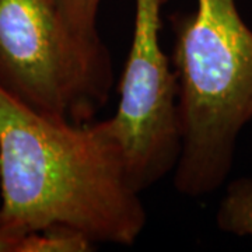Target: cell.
<instances>
[{
	"label": "cell",
	"mask_w": 252,
	"mask_h": 252,
	"mask_svg": "<svg viewBox=\"0 0 252 252\" xmlns=\"http://www.w3.org/2000/svg\"><path fill=\"white\" fill-rule=\"evenodd\" d=\"M0 190L3 215L24 234L67 225L93 243L132 245L147 224L111 118L49 117L1 89Z\"/></svg>",
	"instance_id": "cell-1"
},
{
	"label": "cell",
	"mask_w": 252,
	"mask_h": 252,
	"mask_svg": "<svg viewBox=\"0 0 252 252\" xmlns=\"http://www.w3.org/2000/svg\"><path fill=\"white\" fill-rule=\"evenodd\" d=\"M171 26L181 139L174 187L200 198L224 184L252 121V30L237 0H196Z\"/></svg>",
	"instance_id": "cell-2"
},
{
	"label": "cell",
	"mask_w": 252,
	"mask_h": 252,
	"mask_svg": "<svg viewBox=\"0 0 252 252\" xmlns=\"http://www.w3.org/2000/svg\"><path fill=\"white\" fill-rule=\"evenodd\" d=\"M105 44L77 34L55 0H0V89L49 117L89 122L109 97Z\"/></svg>",
	"instance_id": "cell-3"
},
{
	"label": "cell",
	"mask_w": 252,
	"mask_h": 252,
	"mask_svg": "<svg viewBox=\"0 0 252 252\" xmlns=\"http://www.w3.org/2000/svg\"><path fill=\"white\" fill-rule=\"evenodd\" d=\"M168 0H135L132 45L111 117L139 192L174 171L181 139L177 80L160 41L161 9Z\"/></svg>",
	"instance_id": "cell-4"
},
{
	"label": "cell",
	"mask_w": 252,
	"mask_h": 252,
	"mask_svg": "<svg viewBox=\"0 0 252 252\" xmlns=\"http://www.w3.org/2000/svg\"><path fill=\"white\" fill-rule=\"evenodd\" d=\"M216 224L223 233L252 237V177L227 184L216 212Z\"/></svg>",
	"instance_id": "cell-5"
},
{
	"label": "cell",
	"mask_w": 252,
	"mask_h": 252,
	"mask_svg": "<svg viewBox=\"0 0 252 252\" xmlns=\"http://www.w3.org/2000/svg\"><path fill=\"white\" fill-rule=\"evenodd\" d=\"M93 244L76 228L51 225L24 235L18 252H87L91 251Z\"/></svg>",
	"instance_id": "cell-6"
},
{
	"label": "cell",
	"mask_w": 252,
	"mask_h": 252,
	"mask_svg": "<svg viewBox=\"0 0 252 252\" xmlns=\"http://www.w3.org/2000/svg\"><path fill=\"white\" fill-rule=\"evenodd\" d=\"M55 3L77 34L90 39L101 38L95 27L101 0H55Z\"/></svg>",
	"instance_id": "cell-7"
},
{
	"label": "cell",
	"mask_w": 252,
	"mask_h": 252,
	"mask_svg": "<svg viewBox=\"0 0 252 252\" xmlns=\"http://www.w3.org/2000/svg\"><path fill=\"white\" fill-rule=\"evenodd\" d=\"M24 235L10 223L0 209V252H18Z\"/></svg>",
	"instance_id": "cell-8"
}]
</instances>
